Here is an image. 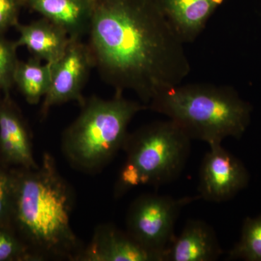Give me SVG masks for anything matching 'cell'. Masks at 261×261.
I'll return each mask as SVG.
<instances>
[{"label":"cell","instance_id":"3957f363","mask_svg":"<svg viewBox=\"0 0 261 261\" xmlns=\"http://www.w3.org/2000/svg\"><path fill=\"white\" fill-rule=\"evenodd\" d=\"M147 108L168 117L191 140L209 146L221 145L227 137L241 138L252 111L232 87L210 84L173 86L158 94Z\"/></svg>","mask_w":261,"mask_h":261},{"label":"cell","instance_id":"9c48e42d","mask_svg":"<svg viewBox=\"0 0 261 261\" xmlns=\"http://www.w3.org/2000/svg\"><path fill=\"white\" fill-rule=\"evenodd\" d=\"M0 100V162L15 168L37 167L28 127L9 93Z\"/></svg>","mask_w":261,"mask_h":261},{"label":"cell","instance_id":"2e32d148","mask_svg":"<svg viewBox=\"0 0 261 261\" xmlns=\"http://www.w3.org/2000/svg\"><path fill=\"white\" fill-rule=\"evenodd\" d=\"M226 260L261 261V216L245 219L241 238L228 252Z\"/></svg>","mask_w":261,"mask_h":261},{"label":"cell","instance_id":"7402d4cb","mask_svg":"<svg viewBox=\"0 0 261 261\" xmlns=\"http://www.w3.org/2000/svg\"><path fill=\"white\" fill-rule=\"evenodd\" d=\"M3 92V90H2L1 89H0V100H1L2 99V96H1V92Z\"/></svg>","mask_w":261,"mask_h":261},{"label":"cell","instance_id":"ba28073f","mask_svg":"<svg viewBox=\"0 0 261 261\" xmlns=\"http://www.w3.org/2000/svg\"><path fill=\"white\" fill-rule=\"evenodd\" d=\"M199 172L198 195L207 202H226L247 187L249 173L241 161L221 145L209 146Z\"/></svg>","mask_w":261,"mask_h":261},{"label":"cell","instance_id":"30bf717a","mask_svg":"<svg viewBox=\"0 0 261 261\" xmlns=\"http://www.w3.org/2000/svg\"><path fill=\"white\" fill-rule=\"evenodd\" d=\"M78 261H161L127 232L112 224L99 225Z\"/></svg>","mask_w":261,"mask_h":261},{"label":"cell","instance_id":"e0dca14e","mask_svg":"<svg viewBox=\"0 0 261 261\" xmlns=\"http://www.w3.org/2000/svg\"><path fill=\"white\" fill-rule=\"evenodd\" d=\"M15 42H10L0 34V89L3 93H9L14 85V73L18 59Z\"/></svg>","mask_w":261,"mask_h":261},{"label":"cell","instance_id":"6da1fadb","mask_svg":"<svg viewBox=\"0 0 261 261\" xmlns=\"http://www.w3.org/2000/svg\"><path fill=\"white\" fill-rule=\"evenodd\" d=\"M88 36L103 82L134 92L147 108L191 70L185 44L156 0H94Z\"/></svg>","mask_w":261,"mask_h":261},{"label":"cell","instance_id":"52a82bcc","mask_svg":"<svg viewBox=\"0 0 261 261\" xmlns=\"http://www.w3.org/2000/svg\"><path fill=\"white\" fill-rule=\"evenodd\" d=\"M92 68L94 62L88 44L82 39H70L63 56L54 63L50 87L41 106L42 119L55 106L69 102L83 104V90Z\"/></svg>","mask_w":261,"mask_h":261},{"label":"cell","instance_id":"5bb4252c","mask_svg":"<svg viewBox=\"0 0 261 261\" xmlns=\"http://www.w3.org/2000/svg\"><path fill=\"white\" fill-rule=\"evenodd\" d=\"M17 47L27 48L33 58L45 63H55L64 54L70 38L59 25L45 18L28 24L18 23Z\"/></svg>","mask_w":261,"mask_h":261},{"label":"cell","instance_id":"d6986e66","mask_svg":"<svg viewBox=\"0 0 261 261\" xmlns=\"http://www.w3.org/2000/svg\"><path fill=\"white\" fill-rule=\"evenodd\" d=\"M12 201L13 175L0 164V226L11 228Z\"/></svg>","mask_w":261,"mask_h":261},{"label":"cell","instance_id":"5b68a950","mask_svg":"<svg viewBox=\"0 0 261 261\" xmlns=\"http://www.w3.org/2000/svg\"><path fill=\"white\" fill-rule=\"evenodd\" d=\"M191 139L171 120L154 121L128 132L123 149L147 185L159 187L179 177L191 150Z\"/></svg>","mask_w":261,"mask_h":261},{"label":"cell","instance_id":"ac0fdd59","mask_svg":"<svg viewBox=\"0 0 261 261\" xmlns=\"http://www.w3.org/2000/svg\"><path fill=\"white\" fill-rule=\"evenodd\" d=\"M13 260L36 261L12 228L0 226V261Z\"/></svg>","mask_w":261,"mask_h":261},{"label":"cell","instance_id":"8992f818","mask_svg":"<svg viewBox=\"0 0 261 261\" xmlns=\"http://www.w3.org/2000/svg\"><path fill=\"white\" fill-rule=\"evenodd\" d=\"M198 200V195L181 198L158 194L139 196L127 211L126 231L163 261V254L174 238L175 225L182 209Z\"/></svg>","mask_w":261,"mask_h":261},{"label":"cell","instance_id":"9a60e30c","mask_svg":"<svg viewBox=\"0 0 261 261\" xmlns=\"http://www.w3.org/2000/svg\"><path fill=\"white\" fill-rule=\"evenodd\" d=\"M54 63L37 58L18 61L14 73V84L29 104H39L49 91Z\"/></svg>","mask_w":261,"mask_h":261},{"label":"cell","instance_id":"7c38bea8","mask_svg":"<svg viewBox=\"0 0 261 261\" xmlns=\"http://www.w3.org/2000/svg\"><path fill=\"white\" fill-rule=\"evenodd\" d=\"M168 21L184 42L192 43L225 0H156Z\"/></svg>","mask_w":261,"mask_h":261},{"label":"cell","instance_id":"ffe728a7","mask_svg":"<svg viewBox=\"0 0 261 261\" xmlns=\"http://www.w3.org/2000/svg\"><path fill=\"white\" fill-rule=\"evenodd\" d=\"M146 185H147V181L140 168L135 163L126 160L115 185V197L120 198L132 189Z\"/></svg>","mask_w":261,"mask_h":261},{"label":"cell","instance_id":"4fadbf2b","mask_svg":"<svg viewBox=\"0 0 261 261\" xmlns=\"http://www.w3.org/2000/svg\"><path fill=\"white\" fill-rule=\"evenodd\" d=\"M94 0H25L31 10L61 27L70 39L88 36Z\"/></svg>","mask_w":261,"mask_h":261},{"label":"cell","instance_id":"8fae6325","mask_svg":"<svg viewBox=\"0 0 261 261\" xmlns=\"http://www.w3.org/2000/svg\"><path fill=\"white\" fill-rule=\"evenodd\" d=\"M216 231L199 219L187 221L163 254V261H215L222 255Z\"/></svg>","mask_w":261,"mask_h":261},{"label":"cell","instance_id":"277c9868","mask_svg":"<svg viewBox=\"0 0 261 261\" xmlns=\"http://www.w3.org/2000/svg\"><path fill=\"white\" fill-rule=\"evenodd\" d=\"M147 109L120 92L111 99L97 96L85 99L80 114L62 135L65 159L80 172H100L123 148L130 121Z\"/></svg>","mask_w":261,"mask_h":261},{"label":"cell","instance_id":"44dd1931","mask_svg":"<svg viewBox=\"0 0 261 261\" xmlns=\"http://www.w3.org/2000/svg\"><path fill=\"white\" fill-rule=\"evenodd\" d=\"M25 5V0H0V34L10 27H16L20 9Z\"/></svg>","mask_w":261,"mask_h":261},{"label":"cell","instance_id":"7a4b0ae2","mask_svg":"<svg viewBox=\"0 0 261 261\" xmlns=\"http://www.w3.org/2000/svg\"><path fill=\"white\" fill-rule=\"evenodd\" d=\"M11 228L36 261H78L84 245L71 227L73 187L46 152L37 167L14 168Z\"/></svg>","mask_w":261,"mask_h":261}]
</instances>
